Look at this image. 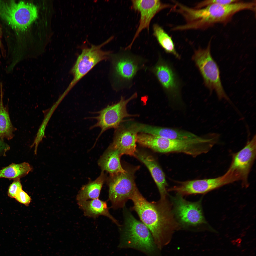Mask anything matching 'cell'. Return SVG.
Returning <instances> with one entry per match:
<instances>
[{
	"instance_id": "1",
	"label": "cell",
	"mask_w": 256,
	"mask_h": 256,
	"mask_svg": "<svg viewBox=\"0 0 256 256\" xmlns=\"http://www.w3.org/2000/svg\"><path fill=\"white\" fill-rule=\"evenodd\" d=\"M135 211L141 222L148 228L159 249L165 245L179 226L174 218L171 206L166 198L149 202L137 187L130 198Z\"/></svg>"
},
{
	"instance_id": "2",
	"label": "cell",
	"mask_w": 256,
	"mask_h": 256,
	"mask_svg": "<svg viewBox=\"0 0 256 256\" xmlns=\"http://www.w3.org/2000/svg\"><path fill=\"white\" fill-rule=\"evenodd\" d=\"M245 10L255 12L256 1L239 0L230 4H213L200 8L187 7L183 17L188 30H204L217 23L227 22L236 13Z\"/></svg>"
},
{
	"instance_id": "3",
	"label": "cell",
	"mask_w": 256,
	"mask_h": 256,
	"mask_svg": "<svg viewBox=\"0 0 256 256\" xmlns=\"http://www.w3.org/2000/svg\"><path fill=\"white\" fill-rule=\"evenodd\" d=\"M216 142V137L209 133L197 137L186 139H171L148 134L143 145L158 152L181 153L195 157L208 152Z\"/></svg>"
},
{
	"instance_id": "4",
	"label": "cell",
	"mask_w": 256,
	"mask_h": 256,
	"mask_svg": "<svg viewBox=\"0 0 256 256\" xmlns=\"http://www.w3.org/2000/svg\"><path fill=\"white\" fill-rule=\"evenodd\" d=\"M124 209V224L121 229L119 247L134 249L148 256H158L159 248L149 229Z\"/></svg>"
},
{
	"instance_id": "5",
	"label": "cell",
	"mask_w": 256,
	"mask_h": 256,
	"mask_svg": "<svg viewBox=\"0 0 256 256\" xmlns=\"http://www.w3.org/2000/svg\"><path fill=\"white\" fill-rule=\"evenodd\" d=\"M210 42L206 48L199 47L195 50L192 60L201 74L204 85L210 93L214 91L219 100L224 99L230 102L222 84L219 66L211 55Z\"/></svg>"
},
{
	"instance_id": "6",
	"label": "cell",
	"mask_w": 256,
	"mask_h": 256,
	"mask_svg": "<svg viewBox=\"0 0 256 256\" xmlns=\"http://www.w3.org/2000/svg\"><path fill=\"white\" fill-rule=\"evenodd\" d=\"M114 55L113 73L117 89H129L137 72L145 67L147 60L125 49Z\"/></svg>"
},
{
	"instance_id": "7",
	"label": "cell",
	"mask_w": 256,
	"mask_h": 256,
	"mask_svg": "<svg viewBox=\"0 0 256 256\" xmlns=\"http://www.w3.org/2000/svg\"><path fill=\"white\" fill-rule=\"evenodd\" d=\"M36 6L23 1L0 0V17L12 28L26 30L37 18Z\"/></svg>"
},
{
	"instance_id": "8",
	"label": "cell",
	"mask_w": 256,
	"mask_h": 256,
	"mask_svg": "<svg viewBox=\"0 0 256 256\" xmlns=\"http://www.w3.org/2000/svg\"><path fill=\"white\" fill-rule=\"evenodd\" d=\"M139 167L127 169L125 173L110 174L107 179L108 200L114 209L123 208L136 188L134 174Z\"/></svg>"
},
{
	"instance_id": "9",
	"label": "cell",
	"mask_w": 256,
	"mask_h": 256,
	"mask_svg": "<svg viewBox=\"0 0 256 256\" xmlns=\"http://www.w3.org/2000/svg\"><path fill=\"white\" fill-rule=\"evenodd\" d=\"M256 135L241 150L233 154L231 164L225 173L232 182L240 181L243 186L248 185V175L256 154Z\"/></svg>"
},
{
	"instance_id": "10",
	"label": "cell",
	"mask_w": 256,
	"mask_h": 256,
	"mask_svg": "<svg viewBox=\"0 0 256 256\" xmlns=\"http://www.w3.org/2000/svg\"><path fill=\"white\" fill-rule=\"evenodd\" d=\"M150 70L157 79L169 101L172 103L182 105L181 82L171 64L159 56Z\"/></svg>"
},
{
	"instance_id": "11",
	"label": "cell",
	"mask_w": 256,
	"mask_h": 256,
	"mask_svg": "<svg viewBox=\"0 0 256 256\" xmlns=\"http://www.w3.org/2000/svg\"><path fill=\"white\" fill-rule=\"evenodd\" d=\"M137 96L136 93H134L127 99L121 96L118 102L108 105L97 112L98 114L97 116L91 118L96 119L97 121L95 124L91 127L90 129H91L98 127L101 129L97 139L107 130L111 128H116L125 118L134 116V115L128 113L127 106L130 101Z\"/></svg>"
},
{
	"instance_id": "12",
	"label": "cell",
	"mask_w": 256,
	"mask_h": 256,
	"mask_svg": "<svg viewBox=\"0 0 256 256\" xmlns=\"http://www.w3.org/2000/svg\"><path fill=\"white\" fill-rule=\"evenodd\" d=\"M111 40L110 38L100 45H91L90 48L82 49L72 69L73 78L67 91H69L96 65L108 58L110 52L103 51L101 48Z\"/></svg>"
},
{
	"instance_id": "13",
	"label": "cell",
	"mask_w": 256,
	"mask_h": 256,
	"mask_svg": "<svg viewBox=\"0 0 256 256\" xmlns=\"http://www.w3.org/2000/svg\"><path fill=\"white\" fill-rule=\"evenodd\" d=\"M171 198L173 213L180 226L194 227L207 223L203 214L201 201L190 202L178 194Z\"/></svg>"
},
{
	"instance_id": "14",
	"label": "cell",
	"mask_w": 256,
	"mask_h": 256,
	"mask_svg": "<svg viewBox=\"0 0 256 256\" xmlns=\"http://www.w3.org/2000/svg\"><path fill=\"white\" fill-rule=\"evenodd\" d=\"M132 8L140 14L139 25L132 41L127 47L130 49L133 42L143 29L149 31L152 19L160 11L167 8H171L173 5L164 3L159 0H131Z\"/></svg>"
},
{
	"instance_id": "15",
	"label": "cell",
	"mask_w": 256,
	"mask_h": 256,
	"mask_svg": "<svg viewBox=\"0 0 256 256\" xmlns=\"http://www.w3.org/2000/svg\"><path fill=\"white\" fill-rule=\"evenodd\" d=\"M138 132L137 123L120 124L116 128L113 141L110 146L117 151L121 156L126 154L135 157Z\"/></svg>"
},
{
	"instance_id": "16",
	"label": "cell",
	"mask_w": 256,
	"mask_h": 256,
	"mask_svg": "<svg viewBox=\"0 0 256 256\" xmlns=\"http://www.w3.org/2000/svg\"><path fill=\"white\" fill-rule=\"evenodd\" d=\"M228 184V182L223 175L215 178L180 182L178 185L168 191L174 192L182 196L203 194Z\"/></svg>"
},
{
	"instance_id": "17",
	"label": "cell",
	"mask_w": 256,
	"mask_h": 256,
	"mask_svg": "<svg viewBox=\"0 0 256 256\" xmlns=\"http://www.w3.org/2000/svg\"><path fill=\"white\" fill-rule=\"evenodd\" d=\"M135 157L143 163L150 171L158 189L160 199L166 198L168 184L165 174L157 161L152 156L144 152L137 151Z\"/></svg>"
},
{
	"instance_id": "18",
	"label": "cell",
	"mask_w": 256,
	"mask_h": 256,
	"mask_svg": "<svg viewBox=\"0 0 256 256\" xmlns=\"http://www.w3.org/2000/svg\"><path fill=\"white\" fill-rule=\"evenodd\" d=\"M138 128L139 132L171 139H188L196 138L199 136L193 133L183 130L141 123H138Z\"/></svg>"
},
{
	"instance_id": "19",
	"label": "cell",
	"mask_w": 256,
	"mask_h": 256,
	"mask_svg": "<svg viewBox=\"0 0 256 256\" xmlns=\"http://www.w3.org/2000/svg\"><path fill=\"white\" fill-rule=\"evenodd\" d=\"M77 203L85 216L95 219L100 215L104 216L108 218L118 226H121L119 222L110 213L106 201L98 198L78 202Z\"/></svg>"
},
{
	"instance_id": "20",
	"label": "cell",
	"mask_w": 256,
	"mask_h": 256,
	"mask_svg": "<svg viewBox=\"0 0 256 256\" xmlns=\"http://www.w3.org/2000/svg\"><path fill=\"white\" fill-rule=\"evenodd\" d=\"M120 155L116 150L109 146L98 161L102 171L113 174L125 173L126 170L122 167L120 161Z\"/></svg>"
},
{
	"instance_id": "21",
	"label": "cell",
	"mask_w": 256,
	"mask_h": 256,
	"mask_svg": "<svg viewBox=\"0 0 256 256\" xmlns=\"http://www.w3.org/2000/svg\"><path fill=\"white\" fill-rule=\"evenodd\" d=\"M106 180V175L104 171H102L96 179L82 187L76 196L77 202L99 198L103 185Z\"/></svg>"
},
{
	"instance_id": "22",
	"label": "cell",
	"mask_w": 256,
	"mask_h": 256,
	"mask_svg": "<svg viewBox=\"0 0 256 256\" xmlns=\"http://www.w3.org/2000/svg\"><path fill=\"white\" fill-rule=\"evenodd\" d=\"M0 138L8 140L13 137L15 128L11 121L8 108L4 106L3 99L4 92L2 82H0Z\"/></svg>"
},
{
	"instance_id": "23",
	"label": "cell",
	"mask_w": 256,
	"mask_h": 256,
	"mask_svg": "<svg viewBox=\"0 0 256 256\" xmlns=\"http://www.w3.org/2000/svg\"><path fill=\"white\" fill-rule=\"evenodd\" d=\"M153 27L154 36L165 51L172 55L178 59H180V56L176 50L171 37L158 24H154Z\"/></svg>"
},
{
	"instance_id": "24",
	"label": "cell",
	"mask_w": 256,
	"mask_h": 256,
	"mask_svg": "<svg viewBox=\"0 0 256 256\" xmlns=\"http://www.w3.org/2000/svg\"><path fill=\"white\" fill-rule=\"evenodd\" d=\"M32 169L28 163H12L0 170V178L14 180L20 178L27 174Z\"/></svg>"
},
{
	"instance_id": "25",
	"label": "cell",
	"mask_w": 256,
	"mask_h": 256,
	"mask_svg": "<svg viewBox=\"0 0 256 256\" xmlns=\"http://www.w3.org/2000/svg\"><path fill=\"white\" fill-rule=\"evenodd\" d=\"M239 0H206L200 2L196 4L194 7L196 8H200L213 4H220L226 5L237 2Z\"/></svg>"
},
{
	"instance_id": "26",
	"label": "cell",
	"mask_w": 256,
	"mask_h": 256,
	"mask_svg": "<svg viewBox=\"0 0 256 256\" xmlns=\"http://www.w3.org/2000/svg\"><path fill=\"white\" fill-rule=\"evenodd\" d=\"M22 187L20 179L14 180L9 187L8 195L10 197L14 198L18 192L22 189Z\"/></svg>"
},
{
	"instance_id": "27",
	"label": "cell",
	"mask_w": 256,
	"mask_h": 256,
	"mask_svg": "<svg viewBox=\"0 0 256 256\" xmlns=\"http://www.w3.org/2000/svg\"><path fill=\"white\" fill-rule=\"evenodd\" d=\"M19 203L28 206L31 202L30 197L22 189L19 190L14 198Z\"/></svg>"
},
{
	"instance_id": "28",
	"label": "cell",
	"mask_w": 256,
	"mask_h": 256,
	"mask_svg": "<svg viewBox=\"0 0 256 256\" xmlns=\"http://www.w3.org/2000/svg\"><path fill=\"white\" fill-rule=\"evenodd\" d=\"M9 149V146L0 138V156L5 155L6 152Z\"/></svg>"
},
{
	"instance_id": "29",
	"label": "cell",
	"mask_w": 256,
	"mask_h": 256,
	"mask_svg": "<svg viewBox=\"0 0 256 256\" xmlns=\"http://www.w3.org/2000/svg\"><path fill=\"white\" fill-rule=\"evenodd\" d=\"M2 28L0 25V49L1 50L2 55L3 57L5 58L6 57V55L4 47L2 45L1 41V38L2 35ZM1 57V55L0 54V58Z\"/></svg>"
}]
</instances>
